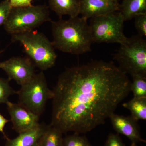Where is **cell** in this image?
<instances>
[{
  "label": "cell",
  "instance_id": "25",
  "mask_svg": "<svg viewBox=\"0 0 146 146\" xmlns=\"http://www.w3.org/2000/svg\"><path fill=\"white\" fill-rule=\"evenodd\" d=\"M130 146H137V143H132Z\"/></svg>",
  "mask_w": 146,
  "mask_h": 146
},
{
  "label": "cell",
  "instance_id": "17",
  "mask_svg": "<svg viewBox=\"0 0 146 146\" xmlns=\"http://www.w3.org/2000/svg\"><path fill=\"white\" fill-rule=\"evenodd\" d=\"M130 91L133 93V97L146 98V77L140 76L132 77Z\"/></svg>",
  "mask_w": 146,
  "mask_h": 146
},
{
  "label": "cell",
  "instance_id": "21",
  "mask_svg": "<svg viewBox=\"0 0 146 146\" xmlns=\"http://www.w3.org/2000/svg\"><path fill=\"white\" fill-rule=\"evenodd\" d=\"M135 18V27L138 35L142 37L146 36V13L136 16Z\"/></svg>",
  "mask_w": 146,
  "mask_h": 146
},
{
  "label": "cell",
  "instance_id": "11",
  "mask_svg": "<svg viewBox=\"0 0 146 146\" xmlns=\"http://www.w3.org/2000/svg\"><path fill=\"white\" fill-rule=\"evenodd\" d=\"M113 128L118 134H122L132 143H146L142 138L137 121L131 116H124L112 114L109 118Z\"/></svg>",
  "mask_w": 146,
  "mask_h": 146
},
{
  "label": "cell",
  "instance_id": "22",
  "mask_svg": "<svg viewBox=\"0 0 146 146\" xmlns=\"http://www.w3.org/2000/svg\"><path fill=\"white\" fill-rule=\"evenodd\" d=\"M104 146H125L118 134L110 133L108 135Z\"/></svg>",
  "mask_w": 146,
  "mask_h": 146
},
{
  "label": "cell",
  "instance_id": "27",
  "mask_svg": "<svg viewBox=\"0 0 146 146\" xmlns=\"http://www.w3.org/2000/svg\"><path fill=\"white\" fill-rule=\"evenodd\" d=\"M0 54H1V52H0Z\"/></svg>",
  "mask_w": 146,
  "mask_h": 146
},
{
  "label": "cell",
  "instance_id": "15",
  "mask_svg": "<svg viewBox=\"0 0 146 146\" xmlns=\"http://www.w3.org/2000/svg\"><path fill=\"white\" fill-rule=\"evenodd\" d=\"M63 134L57 128L48 125L39 140L38 146H63Z\"/></svg>",
  "mask_w": 146,
  "mask_h": 146
},
{
  "label": "cell",
  "instance_id": "18",
  "mask_svg": "<svg viewBox=\"0 0 146 146\" xmlns=\"http://www.w3.org/2000/svg\"><path fill=\"white\" fill-rule=\"evenodd\" d=\"M63 146H92L85 136L74 133L63 138Z\"/></svg>",
  "mask_w": 146,
  "mask_h": 146
},
{
  "label": "cell",
  "instance_id": "5",
  "mask_svg": "<svg viewBox=\"0 0 146 146\" xmlns=\"http://www.w3.org/2000/svg\"><path fill=\"white\" fill-rule=\"evenodd\" d=\"M49 21H52L48 7L31 5L12 8L3 26L6 31L12 35L34 30Z\"/></svg>",
  "mask_w": 146,
  "mask_h": 146
},
{
  "label": "cell",
  "instance_id": "8",
  "mask_svg": "<svg viewBox=\"0 0 146 146\" xmlns=\"http://www.w3.org/2000/svg\"><path fill=\"white\" fill-rule=\"evenodd\" d=\"M35 67L28 57L16 56L0 62V69L6 73L8 80H14L21 86L34 75Z\"/></svg>",
  "mask_w": 146,
  "mask_h": 146
},
{
  "label": "cell",
  "instance_id": "3",
  "mask_svg": "<svg viewBox=\"0 0 146 146\" xmlns=\"http://www.w3.org/2000/svg\"><path fill=\"white\" fill-rule=\"evenodd\" d=\"M11 41L20 43L24 52L41 71L53 67L57 56L52 42L42 33L33 30L11 35Z\"/></svg>",
  "mask_w": 146,
  "mask_h": 146
},
{
  "label": "cell",
  "instance_id": "26",
  "mask_svg": "<svg viewBox=\"0 0 146 146\" xmlns=\"http://www.w3.org/2000/svg\"><path fill=\"white\" fill-rule=\"evenodd\" d=\"M113 1H118V0H113Z\"/></svg>",
  "mask_w": 146,
  "mask_h": 146
},
{
  "label": "cell",
  "instance_id": "12",
  "mask_svg": "<svg viewBox=\"0 0 146 146\" xmlns=\"http://www.w3.org/2000/svg\"><path fill=\"white\" fill-rule=\"evenodd\" d=\"M48 125L40 124L31 130L19 133L13 139L6 138L5 146H38L39 140Z\"/></svg>",
  "mask_w": 146,
  "mask_h": 146
},
{
  "label": "cell",
  "instance_id": "16",
  "mask_svg": "<svg viewBox=\"0 0 146 146\" xmlns=\"http://www.w3.org/2000/svg\"><path fill=\"white\" fill-rule=\"evenodd\" d=\"M123 106L130 111L131 117L137 122L146 120V98L133 97L129 101L124 103Z\"/></svg>",
  "mask_w": 146,
  "mask_h": 146
},
{
  "label": "cell",
  "instance_id": "2",
  "mask_svg": "<svg viewBox=\"0 0 146 146\" xmlns=\"http://www.w3.org/2000/svg\"><path fill=\"white\" fill-rule=\"evenodd\" d=\"M87 19L83 17L60 18L52 21L53 46L62 52L72 54H83L91 50L94 43Z\"/></svg>",
  "mask_w": 146,
  "mask_h": 146
},
{
  "label": "cell",
  "instance_id": "20",
  "mask_svg": "<svg viewBox=\"0 0 146 146\" xmlns=\"http://www.w3.org/2000/svg\"><path fill=\"white\" fill-rule=\"evenodd\" d=\"M12 8L9 0H3L0 2V26L5 23Z\"/></svg>",
  "mask_w": 146,
  "mask_h": 146
},
{
  "label": "cell",
  "instance_id": "10",
  "mask_svg": "<svg viewBox=\"0 0 146 146\" xmlns=\"http://www.w3.org/2000/svg\"><path fill=\"white\" fill-rule=\"evenodd\" d=\"M120 5L118 1L113 0H80V14L88 20L119 11Z\"/></svg>",
  "mask_w": 146,
  "mask_h": 146
},
{
  "label": "cell",
  "instance_id": "23",
  "mask_svg": "<svg viewBox=\"0 0 146 146\" xmlns=\"http://www.w3.org/2000/svg\"><path fill=\"white\" fill-rule=\"evenodd\" d=\"M12 8L27 7L32 5L33 0H9Z\"/></svg>",
  "mask_w": 146,
  "mask_h": 146
},
{
  "label": "cell",
  "instance_id": "7",
  "mask_svg": "<svg viewBox=\"0 0 146 146\" xmlns=\"http://www.w3.org/2000/svg\"><path fill=\"white\" fill-rule=\"evenodd\" d=\"M125 21L119 11L91 18L89 25L93 42L122 44L127 38L124 33Z\"/></svg>",
  "mask_w": 146,
  "mask_h": 146
},
{
  "label": "cell",
  "instance_id": "19",
  "mask_svg": "<svg viewBox=\"0 0 146 146\" xmlns=\"http://www.w3.org/2000/svg\"><path fill=\"white\" fill-rule=\"evenodd\" d=\"M7 79L0 78V104H6L9 100V98L17 91L13 90Z\"/></svg>",
  "mask_w": 146,
  "mask_h": 146
},
{
  "label": "cell",
  "instance_id": "13",
  "mask_svg": "<svg viewBox=\"0 0 146 146\" xmlns=\"http://www.w3.org/2000/svg\"><path fill=\"white\" fill-rule=\"evenodd\" d=\"M49 5L60 19L63 15L74 18L80 14V0H49Z\"/></svg>",
  "mask_w": 146,
  "mask_h": 146
},
{
  "label": "cell",
  "instance_id": "9",
  "mask_svg": "<svg viewBox=\"0 0 146 146\" xmlns=\"http://www.w3.org/2000/svg\"><path fill=\"white\" fill-rule=\"evenodd\" d=\"M13 125V129L18 133L31 130L40 124L39 117L19 103L9 101L6 104Z\"/></svg>",
  "mask_w": 146,
  "mask_h": 146
},
{
  "label": "cell",
  "instance_id": "6",
  "mask_svg": "<svg viewBox=\"0 0 146 146\" xmlns=\"http://www.w3.org/2000/svg\"><path fill=\"white\" fill-rule=\"evenodd\" d=\"M16 94L18 103L39 117L44 111L48 101L53 97V92L49 88L43 71L35 74L21 85Z\"/></svg>",
  "mask_w": 146,
  "mask_h": 146
},
{
  "label": "cell",
  "instance_id": "1",
  "mask_svg": "<svg viewBox=\"0 0 146 146\" xmlns=\"http://www.w3.org/2000/svg\"><path fill=\"white\" fill-rule=\"evenodd\" d=\"M127 75L112 62L67 68L52 90L50 125L63 133H85L105 123L131 92Z\"/></svg>",
  "mask_w": 146,
  "mask_h": 146
},
{
  "label": "cell",
  "instance_id": "4",
  "mask_svg": "<svg viewBox=\"0 0 146 146\" xmlns=\"http://www.w3.org/2000/svg\"><path fill=\"white\" fill-rule=\"evenodd\" d=\"M114 59L126 74L146 77V41L139 35L127 38L120 44Z\"/></svg>",
  "mask_w": 146,
  "mask_h": 146
},
{
  "label": "cell",
  "instance_id": "14",
  "mask_svg": "<svg viewBox=\"0 0 146 146\" xmlns=\"http://www.w3.org/2000/svg\"><path fill=\"white\" fill-rule=\"evenodd\" d=\"M119 11L125 21H129L138 15L146 13V0H123Z\"/></svg>",
  "mask_w": 146,
  "mask_h": 146
},
{
  "label": "cell",
  "instance_id": "24",
  "mask_svg": "<svg viewBox=\"0 0 146 146\" xmlns=\"http://www.w3.org/2000/svg\"><path fill=\"white\" fill-rule=\"evenodd\" d=\"M9 121V120L6 119L1 114H0V132L3 133L6 138H7V137L6 136L4 129L6 124Z\"/></svg>",
  "mask_w": 146,
  "mask_h": 146
}]
</instances>
